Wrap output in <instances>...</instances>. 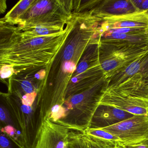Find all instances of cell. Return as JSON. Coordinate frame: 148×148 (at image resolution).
Wrapping results in <instances>:
<instances>
[{"mask_svg":"<svg viewBox=\"0 0 148 148\" xmlns=\"http://www.w3.org/2000/svg\"><path fill=\"white\" fill-rule=\"evenodd\" d=\"M132 3L138 11L148 10V0L132 1Z\"/></svg>","mask_w":148,"mask_h":148,"instance_id":"d6986e66","label":"cell"},{"mask_svg":"<svg viewBox=\"0 0 148 148\" xmlns=\"http://www.w3.org/2000/svg\"><path fill=\"white\" fill-rule=\"evenodd\" d=\"M35 1V0H23L19 1L2 19L10 25H18Z\"/></svg>","mask_w":148,"mask_h":148,"instance_id":"4fadbf2b","label":"cell"},{"mask_svg":"<svg viewBox=\"0 0 148 148\" xmlns=\"http://www.w3.org/2000/svg\"><path fill=\"white\" fill-rule=\"evenodd\" d=\"M73 54V48L72 46L68 45L66 48L64 53L65 58L67 60H70Z\"/></svg>","mask_w":148,"mask_h":148,"instance_id":"44dd1931","label":"cell"},{"mask_svg":"<svg viewBox=\"0 0 148 148\" xmlns=\"http://www.w3.org/2000/svg\"><path fill=\"white\" fill-rule=\"evenodd\" d=\"M108 80L104 76L82 93L66 99V115L61 119L76 130L84 131L90 127L92 117L107 90Z\"/></svg>","mask_w":148,"mask_h":148,"instance_id":"7a4b0ae2","label":"cell"},{"mask_svg":"<svg viewBox=\"0 0 148 148\" xmlns=\"http://www.w3.org/2000/svg\"><path fill=\"white\" fill-rule=\"evenodd\" d=\"M127 148L126 146L124 145H123L121 144V143H116L115 144V146H114V148Z\"/></svg>","mask_w":148,"mask_h":148,"instance_id":"484cf974","label":"cell"},{"mask_svg":"<svg viewBox=\"0 0 148 148\" xmlns=\"http://www.w3.org/2000/svg\"></svg>","mask_w":148,"mask_h":148,"instance_id":"4316f807","label":"cell"},{"mask_svg":"<svg viewBox=\"0 0 148 148\" xmlns=\"http://www.w3.org/2000/svg\"><path fill=\"white\" fill-rule=\"evenodd\" d=\"M127 148H148V138L139 143L126 146Z\"/></svg>","mask_w":148,"mask_h":148,"instance_id":"ffe728a7","label":"cell"},{"mask_svg":"<svg viewBox=\"0 0 148 148\" xmlns=\"http://www.w3.org/2000/svg\"><path fill=\"white\" fill-rule=\"evenodd\" d=\"M73 27L70 22L62 32L32 38L1 20V66H11L16 73L45 67L60 51Z\"/></svg>","mask_w":148,"mask_h":148,"instance_id":"6da1fadb","label":"cell"},{"mask_svg":"<svg viewBox=\"0 0 148 148\" xmlns=\"http://www.w3.org/2000/svg\"><path fill=\"white\" fill-rule=\"evenodd\" d=\"M100 105L113 106L134 115H148V96L136 91L107 89Z\"/></svg>","mask_w":148,"mask_h":148,"instance_id":"52a82bcc","label":"cell"},{"mask_svg":"<svg viewBox=\"0 0 148 148\" xmlns=\"http://www.w3.org/2000/svg\"><path fill=\"white\" fill-rule=\"evenodd\" d=\"M15 73L12 66L8 65L1 66V77L2 79L7 78Z\"/></svg>","mask_w":148,"mask_h":148,"instance_id":"e0dca14e","label":"cell"},{"mask_svg":"<svg viewBox=\"0 0 148 148\" xmlns=\"http://www.w3.org/2000/svg\"><path fill=\"white\" fill-rule=\"evenodd\" d=\"M74 130L62 120L54 122L44 119L37 130L32 148H67Z\"/></svg>","mask_w":148,"mask_h":148,"instance_id":"8992f818","label":"cell"},{"mask_svg":"<svg viewBox=\"0 0 148 148\" xmlns=\"http://www.w3.org/2000/svg\"><path fill=\"white\" fill-rule=\"evenodd\" d=\"M66 115V110L65 107L63 106L57 104L51 108L49 113L43 119L47 118L53 122H56L64 118Z\"/></svg>","mask_w":148,"mask_h":148,"instance_id":"9a60e30c","label":"cell"},{"mask_svg":"<svg viewBox=\"0 0 148 148\" xmlns=\"http://www.w3.org/2000/svg\"><path fill=\"white\" fill-rule=\"evenodd\" d=\"M138 10L131 0L98 1L92 10V14L101 21L103 19L130 14Z\"/></svg>","mask_w":148,"mask_h":148,"instance_id":"8fae6325","label":"cell"},{"mask_svg":"<svg viewBox=\"0 0 148 148\" xmlns=\"http://www.w3.org/2000/svg\"><path fill=\"white\" fill-rule=\"evenodd\" d=\"M9 145V141L7 139L3 136H1V147L6 148L8 147Z\"/></svg>","mask_w":148,"mask_h":148,"instance_id":"cb8c5ba5","label":"cell"},{"mask_svg":"<svg viewBox=\"0 0 148 148\" xmlns=\"http://www.w3.org/2000/svg\"><path fill=\"white\" fill-rule=\"evenodd\" d=\"M3 130L5 132L7 133V134H8L10 136H13L15 134V129L11 125H7L4 129L3 128Z\"/></svg>","mask_w":148,"mask_h":148,"instance_id":"603a6c76","label":"cell"},{"mask_svg":"<svg viewBox=\"0 0 148 148\" xmlns=\"http://www.w3.org/2000/svg\"><path fill=\"white\" fill-rule=\"evenodd\" d=\"M0 116H1V121H5L6 119V113L5 112L4 110L2 109V107L1 108V113H0Z\"/></svg>","mask_w":148,"mask_h":148,"instance_id":"d4e9b609","label":"cell"},{"mask_svg":"<svg viewBox=\"0 0 148 148\" xmlns=\"http://www.w3.org/2000/svg\"><path fill=\"white\" fill-rule=\"evenodd\" d=\"M66 1H36L18 23V27L25 30L39 26L62 27L71 18V5Z\"/></svg>","mask_w":148,"mask_h":148,"instance_id":"3957f363","label":"cell"},{"mask_svg":"<svg viewBox=\"0 0 148 148\" xmlns=\"http://www.w3.org/2000/svg\"><path fill=\"white\" fill-rule=\"evenodd\" d=\"M22 86L27 93H31L34 92L32 86L30 82L25 81L22 83Z\"/></svg>","mask_w":148,"mask_h":148,"instance_id":"7402d4cb","label":"cell"},{"mask_svg":"<svg viewBox=\"0 0 148 148\" xmlns=\"http://www.w3.org/2000/svg\"><path fill=\"white\" fill-rule=\"evenodd\" d=\"M107 89L135 91L148 95V53L107 79Z\"/></svg>","mask_w":148,"mask_h":148,"instance_id":"277c9868","label":"cell"},{"mask_svg":"<svg viewBox=\"0 0 148 148\" xmlns=\"http://www.w3.org/2000/svg\"><path fill=\"white\" fill-rule=\"evenodd\" d=\"M85 135L91 148H113L116 143L109 140L87 136L85 134Z\"/></svg>","mask_w":148,"mask_h":148,"instance_id":"2e32d148","label":"cell"},{"mask_svg":"<svg viewBox=\"0 0 148 148\" xmlns=\"http://www.w3.org/2000/svg\"><path fill=\"white\" fill-rule=\"evenodd\" d=\"M134 116L113 106L100 105L94 113L90 127L100 129L109 127Z\"/></svg>","mask_w":148,"mask_h":148,"instance_id":"7c38bea8","label":"cell"},{"mask_svg":"<svg viewBox=\"0 0 148 148\" xmlns=\"http://www.w3.org/2000/svg\"><path fill=\"white\" fill-rule=\"evenodd\" d=\"M37 93L35 92L31 93H26L22 97L21 99L22 103L23 105L31 107L34 102Z\"/></svg>","mask_w":148,"mask_h":148,"instance_id":"ac0fdd59","label":"cell"},{"mask_svg":"<svg viewBox=\"0 0 148 148\" xmlns=\"http://www.w3.org/2000/svg\"><path fill=\"white\" fill-rule=\"evenodd\" d=\"M94 36L98 44L148 47V27L96 29Z\"/></svg>","mask_w":148,"mask_h":148,"instance_id":"ba28073f","label":"cell"},{"mask_svg":"<svg viewBox=\"0 0 148 148\" xmlns=\"http://www.w3.org/2000/svg\"><path fill=\"white\" fill-rule=\"evenodd\" d=\"M83 132L85 135L87 136L109 140L114 143L120 142L119 139L116 136L101 129L88 127Z\"/></svg>","mask_w":148,"mask_h":148,"instance_id":"5bb4252c","label":"cell"},{"mask_svg":"<svg viewBox=\"0 0 148 148\" xmlns=\"http://www.w3.org/2000/svg\"><path fill=\"white\" fill-rule=\"evenodd\" d=\"M99 62L107 79L148 53V47L99 44Z\"/></svg>","mask_w":148,"mask_h":148,"instance_id":"5b68a950","label":"cell"},{"mask_svg":"<svg viewBox=\"0 0 148 148\" xmlns=\"http://www.w3.org/2000/svg\"><path fill=\"white\" fill-rule=\"evenodd\" d=\"M113 134L125 146L148 138V115H134L112 126L100 128Z\"/></svg>","mask_w":148,"mask_h":148,"instance_id":"9c48e42d","label":"cell"},{"mask_svg":"<svg viewBox=\"0 0 148 148\" xmlns=\"http://www.w3.org/2000/svg\"><path fill=\"white\" fill-rule=\"evenodd\" d=\"M148 27V10L105 18L99 22L96 29L98 31H105L125 27Z\"/></svg>","mask_w":148,"mask_h":148,"instance_id":"30bf717a","label":"cell"}]
</instances>
